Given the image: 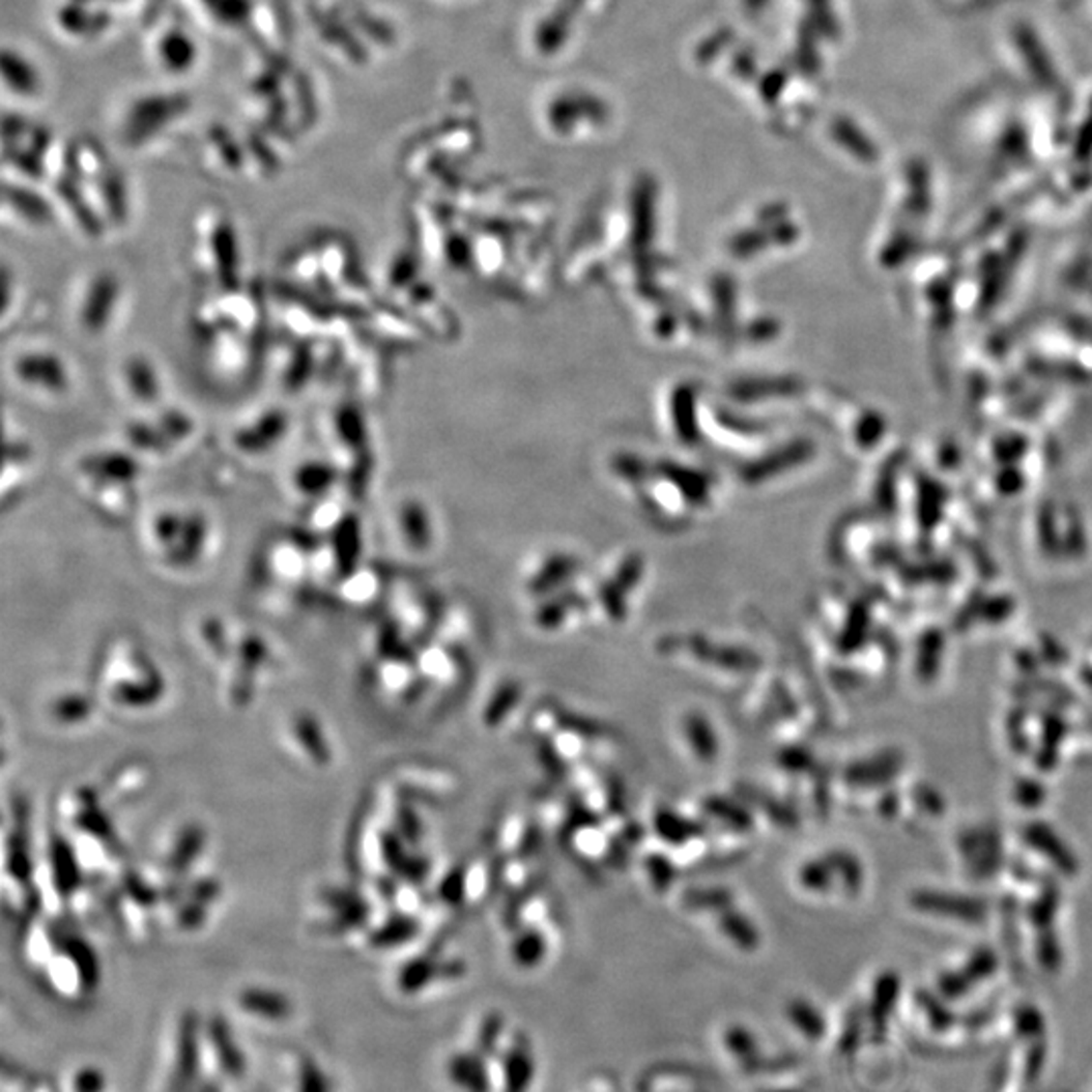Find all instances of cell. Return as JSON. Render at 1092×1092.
Masks as SVG:
<instances>
[{
	"instance_id": "obj_1",
	"label": "cell",
	"mask_w": 1092,
	"mask_h": 1092,
	"mask_svg": "<svg viewBox=\"0 0 1092 1092\" xmlns=\"http://www.w3.org/2000/svg\"><path fill=\"white\" fill-rule=\"evenodd\" d=\"M191 263L210 292L241 288V243L233 221L223 212H207L199 219L193 237Z\"/></svg>"
},
{
	"instance_id": "obj_2",
	"label": "cell",
	"mask_w": 1092,
	"mask_h": 1092,
	"mask_svg": "<svg viewBox=\"0 0 1092 1092\" xmlns=\"http://www.w3.org/2000/svg\"><path fill=\"white\" fill-rule=\"evenodd\" d=\"M126 304V286L118 271L95 267L78 282L71 297V318L80 335L99 340L120 324Z\"/></svg>"
},
{
	"instance_id": "obj_3",
	"label": "cell",
	"mask_w": 1092,
	"mask_h": 1092,
	"mask_svg": "<svg viewBox=\"0 0 1092 1092\" xmlns=\"http://www.w3.org/2000/svg\"><path fill=\"white\" fill-rule=\"evenodd\" d=\"M8 377L15 386L42 403H61L76 389L71 363L55 348L27 346L17 350L6 363Z\"/></svg>"
},
{
	"instance_id": "obj_4",
	"label": "cell",
	"mask_w": 1092,
	"mask_h": 1092,
	"mask_svg": "<svg viewBox=\"0 0 1092 1092\" xmlns=\"http://www.w3.org/2000/svg\"><path fill=\"white\" fill-rule=\"evenodd\" d=\"M114 382L120 397L140 413H152L165 405V375L146 352H127L116 367Z\"/></svg>"
},
{
	"instance_id": "obj_5",
	"label": "cell",
	"mask_w": 1092,
	"mask_h": 1092,
	"mask_svg": "<svg viewBox=\"0 0 1092 1092\" xmlns=\"http://www.w3.org/2000/svg\"><path fill=\"white\" fill-rule=\"evenodd\" d=\"M292 429V418L284 407H265L241 420L231 431V450L243 458H261L282 446Z\"/></svg>"
},
{
	"instance_id": "obj_6",
	"label": "cell",
	"mask_w": 1092,
	"mask_h": 1092,
	"mask_svg": "<svg viewBox=\"0 0 1092 1092\" xmlns=\"http://www.w3.org/2000/svg\"><path fill=\"white\" fill-rule=\"evenodd\" d=\"M148 465L126 448H106L87 452L74 465L78 486L93 484H134L138 486Z\"/></svg>"
},
{
	"instance_id": "obj_7",
	"label": "cell",
	"mask_w": 1092,
	"mask_h": 1092,
	"mask_svg": "<svg viewBox=\"0 0 1092 1092\" xmlns=\"http://www.w3.org/2000/svg\"><path fill=\"white\" fill-rule=\"evenodd\" d=\"M203 1068V1022L197 1011H184L176 1028V1054L169 1092H197Z\"/></svg>"
},
{
	"instance_id": "obj_8",
	"label": "cell",
	"mask_w": 1092,
	"mask_h": 1092,
	"mask_svg": "<svg viewBox=\"0 0 1092 1092\" xmlns=\"http://www.w3.org/2000/svg\"><path fill=\"white\" fill-rule=\"evenodd\" d=\"M212 548L214 526L209 514L199 508H186V518L180 537L161 565L174 571L197 569L205 558H209Z\"/></svg>"
},
{
	"instance_id": "obj_9",
	"label": "cell",
	"mask_w": 1092,
	"mask_h": 1092,
	"mask_svg": "<svg viewBox=\"0 0 1092 1092\" xmlns=\"http://www.w3.org/2000/svg\"><path fill=\"white\" fill-rule=\"evenodd\" d=\"M340 482H344L338 463L312 458L297 463L290 473V490L294 498L306 506L316 505L335 494Z\"/></svg>"
},
{
	"instance_id": "obj_10",
	"label": "cell",
	"mask_w": 1092,
	"mask_h": 1092,
	"mask_svg": "<svg viewBox=\"0 0 1092 1092\" xmlns=\"http://www.w3.org/2000/svg\"><path fill=\"white\" fill-rule=\"evenodd\" d=\"M35 469L33 446L23 435H10L4 429V471H2V505L19 498Z\"/></svg>"
},
{
	"instance_id": "obj_11",
	"label": "cell",
	"mask_w": 1092,
	"mask_h": 1092,
	"mask_svg": "<svg viewBox=\"0 0 1092 1092\" xmlns=\"http://www.w3.org/2000/svg\"><path fill=\"white\" fill-rule=\"evenodd\" d=\"M120 446L132 452L142 462H165L174 456L167 437L148 413L126 421L120 431Z\"/></svg>"
},
{
	"instance_id": "obj_12",
	"label": "cell",
	"mask_w": 1092,
	"mask_h": 1092,
	"mask_svg": "<svg viewBox=\"0 0 1092 1092\" xmlns=\"http://www.w3.org/2000/svg\"><path fill=\"white\" fill-rule=\"evenodd\" d=\"M205 1036L209 1038L221 1072L233 1081L243 1079L248 1072V1058L235 1040L231 1024L223 1015H212L205 1026Z\"/></svg>"
},
{
	"instance_id": "obj_13",
	"label": "cell",
	"mask_w": 1092,
	"mask_h": 1092,
	"mask_svg": "<svg viewBox=\"0 0 1092 1092\" xmlns=\"http://www.w3.org/2000/svg\"><path fill=\"white\" fill-rule=\"evenodd\" d=\"M49 941L57 951H61L69 964L76 969V977L82 985V992L91 994L97 989L102 979V967L95 951L80 937H65V935H49Z\"/></svg>"
},
{
	"instance_id": "obj_14",
	"label": "cell",
	"mask_w": 1092,
	"mask_h": 1092,
	"mask_svg": "<svg viewBox=\"0 0 1092 1092\" xmlns=\"http://www.w3.org/2000/svg\"><path fill=\"white\" fill-rule=\"evenodd\" d=\"M698 660L716 666V668H722V670H730V672H751L756 670L760 666V658L756 656L755 652L751 650H745V648H732V645H718V643H711L702 637H692L690 639V648H688Z\"/></svg>"
},
{
	"instance_id": "obj_15",
	"label": "cell",
	"mask_w": 1092,
	"mask_h": 1092,
	"mask_svg": "<svg viewBox=\"0 0 1092 1092\" xmlns=\"http://www.w3.org/2000/svg\"><path fill=\"white\" fill-rule=\"evenodd\" d=\"M148 415L159 425V429L167 437V441H169L170 448L174 450V454L180 452V450H186L189 446H193L197 435H199V423L182 407H172V405L165 403L161 409H156V411H152Z\"/></svg>"
},
{
	"instance_id": "obj_16",
	"label": "cell",
	"mask_w": 1092,
	"mask_h": 1092,
	"mask_svg": "<svg viewBox=\"0 0 1092 1092\" xmlns=\"http://www.w3.org/2000/svg\"><path fill=\"white\" fill-rule=\"evenodd\" d=\"M913 904L924 909V911H930V913H941V915H949V917H959V919H967V921H973V919H981L983 913H985V904L977 898H969V896H959V894H937V892H919L913 896Z\"/></svg>"
},
{
	"instance_id": "obj_17",
	"label": "cell",
	"mask_w": 1092,
	"mask_h": 1092,
	"mask_svg": "<svg viewBox=\"0 0 1092 1092\" xmlns=\"http://www.w3.org/2000/svg\"><path fill=\"white\" fill-rule=\"evenodd\" d=\"M237 1004L243 1011L257 1015V1017L271 1019V1022L286 1019L292 1013V1002L284 994L274 992V989H263V987L243 989L237 998Z\"/></svg>"
},
{
	"instance_id": "obj_18",
	"label": "cell",
	"mask_w": 1092,
	"mask_h": 1092,
	"mask_svg": "<svg viewBox=\"0 0 1092 1092\" xmlns=\"http://www.w3.org/2000/svg\"><path fill=\"white\" fill-rule=\"evenodd\" d=\"M450 1081L465 1092H490V1076L476 1054H456L448 1062Z\"/></svg>"
},
{
	"instance_id": "obj_19",
	"label": "cell",
	"mask_w": 1092,
	"mask_h": 1092,
	"mask_svg": "<svg viewBox=\"0 0 1092 1092\" xmlns=\"http://www.w3.org/2000/svg\"><path fill=\"white\" fill-rule=\"evenodd\" d=\"M1024 836H1026V841L1034 850H1038L1044 856H1048V860H1054V864L1060 870H1064V872H1074L1076 870V860H1074L1070 847H1066L1062 840L1052 830H1048L1044 824H1030L1026 828Z\"/></svg>"
},
{
	"instance_id": "obj_20",
	"label": "cell",
	"mask_w": 1092,
	"mask_h": 1092,
	"mask_svg": "<svg viewBox=\"0 0 1092 1092\" xmlns=\"http://www.w3.org/2000/svg\"><path fill=\"white\" fill-rule=\"evenodd\" d=\"M684 735H686L690 749L702 763H713L718 756L720 743L716 737L715 726L709 722L707 716L700 713H690L684 716Z\"/></svg>"
},
{
	"instance_id": "obj_21",
	"label": "cell",
	"mask_w": 1092,
	"mask_h": 1092,
	"mask_svg": "<svg viewBox=\"0 0 1092 1092\" xmlns=\"http://www.w3.org/2000/svg\"><path fill=\"white\" fill-rule=\"evenodd\" d=\"M654 830H656V834L662 840L668 841L672 845H682V843L705 834V826L702 824L690 822V820L673 813L672 809H660L654 815Z\"/></svg>"
},
{
	"instance_id": "obj_22",
	"label": "cell",
	"mask_w": 1092,
	"mask_h": 1092,
	"mask_svg": "<svg viewBox=\"0 0 1092 1092\" xmlns=\"http://www.w3.org/2000/svg\"><path fill=\"white\" fill-rule=\"evenodd\" d=\"M6 201H12L15 214L19 219H23L31 229L49 225L51 209H49V205L42 201L41 197H37L35 193H29L23 186H15L12 193H10V189H6Z\"/></svg>"
},
{
	"instance_id": "obj_23",
	"label": "cell",
	"mask_w": 1092,
	"mask_h": 1092,
	"mask_svg": "<svg viewBox=\"0 0 1092 1092\" xmlns=\"http://www.w3.org/2000/svg\"><path fill=\"white\" fill-rule=\"evenodd\" d=\"M718 926L739 949L753 951L760 943V937H758L755 924L751 923L749 917H745L743 913H739L735 909H728V911L720 913Z\"/></svg>"
},
{
	"instance_id": "obj_24",
	"label": "cell",
	"mask_w": 1092,
	"mask_h": 1092,
	"mask_svg": "<svg viewBox=\"0 0 1092 1092\" xmlns=\"http://www.w3.org/2000/svg\"><path fill=\"white\" fill-rule=\"evenodd\" d=\"M732 892L728 888H722V886H713V888H688L682 896V902L686 909L690 911H698V913H713V911H728L732 909Z\"/></svg>"
},
{
	"instance_id": "obj_25",
	"label": "cell",
	"mask_w": 1092,
	"mask_h": 1092,
	"mask_svg": "<svg viewBox=\"0 0 1092 1092\" xmlns=\"http://www.w3.org/2000/svg\"><path fill=\"white\" fill-rule=\"evenodd\" d=\"M441 964V961H439ZM439 964L431 957H418L399 971V989L407 996L420 994L433 979H439Z\"/></svg>"
},
{
	"instance_id": "obj_26",
	"label": "cell",
	"mask_w": 1092,
	"mask_h": 1092,
	"mask_svg": "<svg viewBox=\"0 0 1092 1092\" xmlns=\"http://www.w3.org/2000/svg\"><path fill=\"white\" fill-rule=\"evenodd\" d=\"M705 811L737 832L753 830V815L732 799L713 796L705 801Z\"/></svg>"
},
{
	"instance_id": "obj_27",
	"label": "cell",
	"mask_w": 1092,
	"mask_h": 1092,
	"mask_svg": "<svg viewBox=\"0 0 1092 1092\" xmlns=\"http://www.w3.org/2000/svg\"><path fill=\"white\" fill-rule=\"evenodd\" d=\"M546 955L545 937L530 928L520 932L512 943V959L520 967H537Z\"/></svg>"
},
{
	"instance_id": "obj_28",
	"label": "cell",
	"mask_w": 1092,
	"mask_h": 1092,
	"mask_svg": "<svg viewBox=\"0 0 1092 1092\" xmlns=\"http://www.w3.org/2000/svg\"><path fill=\"white\" fill-rule=\"evenodd\" d=\"M418 930H420V926H418L415 919H411V917H397L391 923L380 926L377 932H373L371 945L378 947V949L397 947V945L409 943L418 935Z\"/></svg>"
},
{
	"instance_id": "obj_29",
	"label": "cell",
	"mask_w": 1092,
	"mask_h": 1092,
	"mask_svg": "<svg viewBox=\"0 0 1092 1092\" xmlns=\"http://www.w3.org/2000/svg\"><path fill=\"white\" fill-rule=\"evenodd\" d=\"M2 290H4V297H2V331L6 333L10 326H15V322L19 320V314L23 310V288H21L19 280L15 278V274L10 271L6 261H4V267H2Z\"/></svg>"
},
{
	"instance_id": "obj_30",
	"label": "cell",
	"mask_w": 1092,
	"mask_h": 1092,
	"mask_svg": "<svg viewBox=\"0 0 1092 1092\" xmlns=\"http://www.w3.org/2000/svg\"><path fill=\"white\" fill-rule=\"evenodd\" d=\"M506 1076H508V1092L526 1091L530 1076H533V1062H530L528 1052L518 1048L508 1054Z\"/></svg>"
},
{
	"instance_id": "obj_31",
	"label": "cell",
	"mask_w": 1092,
	"mask_h": 1092,
	"mask_svg": "<svg viewBox=\"0 0 1092 1092\" xmlns=\"http://www.w3.org/2000/svg\"><path fill=\"white\" fill-rule=\"evenodd\" d=\"M518 700H520V686L516 682H506L505 686L498 688L490 705L486 707V713H484L486 724L496 726L498 722H502L508 713L516 707Z\"/></svg>"
},
{
	"instance_id": "obj_32",
	"label": "cell",
	"mask_w": 1092,
	"mask_h": 1092,
	"mask_svg": "<svg viewBox=\"0 0 1092 1092\" xmlns=\"http://www.w3.org/2000/svg\"><path fill=\"white\" fill-rule=\"evenodd\" d=\"M828 860V864L832 866L834 874L841 877V881L845 884L847 890L856 892L860 886H862V879H864V872H862V866L860 862L847 854V852H830L828 856H824Z\"/></svg>"
},
{
	"instance_id": "obj_33",
	"label": "cell",
	"mask_w": 1092,
	"mask_h": 1092,
	"mask_svg": "<svg viewBox=\"0 0 1092 1092\" xmlns=\"http://www.w3.org/2000/svg\"><path fill=\"white\" fill-rule=\"evenodd\" d=\"M898 769V763L894 765L892 758H883V763H877V765H854L847 769L845 773V779L850 783H856V785H877L881 781H886L888 775H892L894 771Z\"/></svg>"
},
{
	"instance_id": "obj_34",
	"label": "cell",
	"mask_w": 1092,
	"mask_h": 1092,
	"mask_svg": "<svg viewBox=\"0 0 1092 1092\" xmlns=\"http://www.w3.org/2000/svg\"><path fill=\"white\" fill-rule=\"evenodd\" d=\"M741 798L747 799V801H749L751 805H758V807H760V809H763V811H765V813H767V815H769V817H771L773 822H777V824H783L785 828H796V824H798V817H796V815L792 813V809H787V807H785V805H781L779 801H775V799L771 798H765V796H760L758 792H755V789H751V787H747V785H745V787H741Z\"/></svg>"
},
{
	"instance_id": "obj_35",
	"label": "cell",
	"mask_w": 1092,
	"mask_h": 1092,
	"mask_svg": "<svg viewBox=\"0 0 1092 1092\" xmlns=\"http://www.w3.org/2000/svg\"><path fill=\"white\" fill-rule=\"evenodd\" d=\"M799 883L811 892H824L834 883V870L826 858L805 862L799 870Z\"/></svg>"
},
{
	"instance_id": "obj_36",
	"label": "cell",
	"mask_w": 1092,
	"mask_h": 1092,
	"mask_svg": "<svg viewBox=\"0 0 1092 1092\" xmlns=\"http://www.w3.org/2000/svg\"><path fill=\"white\" fill-rule=\"evenodd\" d=\"M297 1092H331L326 1074L312 1058H301L299 1062Z\"/></svg>"
},
{
	"instance_id": "obj_37",
	"label": "cell",
	"mask_w": 1092,
	"mask_h": 1092,
	"mask_svg": "<svg viewBox=\"0 0 1092 1092\" xmlns=\"http://www.w3.org/2000/svg\"><path fill=\"white\" fill-rule=\"evenodd\" d=\"M645 870H648L650 881H652L654 888L658 892H666L670 888V884L673 883V879H676L672 862L666 856H660V854H652L645 860Z\"/></svg>"
},
{
	"instance_id": "obj_38",
	"label": "cell",
	"mask_w": 1092,
	"mask_h": 1092,
	"mask_svg": "<svg viewBox=\"0 0 1092 1092\" xmlns=\"http://www.w3.org/2000/svg\"><path fill=\"white\" fill-rule=\"evenodd\" d=\"M106 1074L95 1066H85L74 1076V1092H106Z\"/></svg>"
},
{
	"instance_id": "obj_39",
	"label": "cell",
	"mask_w": 1092,
	"mask_h": 1092,
	"mask_svg": "<svg viewBox=\"0 0 1092 1092\" xmlns=\"http://www.w3.org/2000/svg\"><path fill=\"white\" fill-rule=\"evenodd\" d=\"M726 1036H728L726 1042L730 1044V1048H732V1052H735L737 1056H749V1054H753V1051H755L753 1034H749L747 1030H743V1028H735V1030H730Z\"/></svg>"
},
{
	"instance_id": "obj_40",
	"label": "cell",
	"mask_w": 1092,
	"mask_h": 1092,
	"mask_svg": "<svg viewBox=\"0 0 1092 1092\" xmlns=\"http://www.w3.org/2000/svg\"><path fill=\"white\" fill-rule=\"evenodd\" d=\"M779 763L789 769V771H801V769H807L811 765V755L803 749L798 747H792V749H783L779 753Z\"/></svg>"
},
{
	"instance_id": "obj_41",
	"label": "cell",
	"mask_w": 1092,
	"mask_h": 1092,
	"mask_svg": "<svg viewBox=\"0 0 1092 1092\" xmlns=\"http://www.w3.org/2000/svg\"><path fill=\"white\" fill-rule=\"evenodd\" d=\"M465 892V877H463L462 870H454L450 872V877L441 884V894L443 898H448L450 902H458Z\"/></svg>"
},
{
	"instance_id": "obj_42",
	"label": "cell",
	"mask_w": 1092,
	"mask_h": 1092,
	"mask_svg": "<svg viewBox=\"0 0 1092 1092\" xmlns=\"http://www.w3.org/2000/svg\"><path fill=\"white\" fill-rule=\"evenodd\" d=\"M558 724H561V726H567V728L573 730V732L585 735V737H591V735H603L601 726H597L593 720L581 718V716H563V718L558 720Z\"/></svg>"
},
{
	"instance_id": "obj_43",
	"label": "cell",
	"mask_w": 1092,
	"mask_h": 1092,
	"mask_svg": "<svg viewBox=\"0 0 1092 1092\" xmlns=\"http://www.w3.org/2000/svg\"><path fill=\"white\" fill-rule=\"evenodd\" d=\"M197 1092H223V1089H221V1083L217 1079H209V1081L199 1085Z\"/></svg>"
},
{
	"instance_id": "obj_44",
	"label": "cell",
	"mask_w": 1092,
	"mask_h": 1092,
	"mask_svg": "<svg viewBox=\"0 0 1092 1092\" xmlns=\"http://www.w3.org/2000/svg\"><path fill=\"white\" fill-rule=\"evenodd\" d=\"M53 1092H57V1091H53Z\"/></svg>"
}]
</instances>
